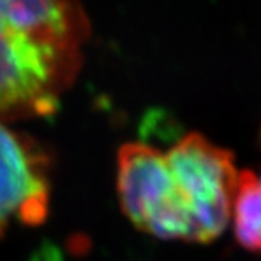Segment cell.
I'll return each instance as SVG.
<instances>
[{
  "label": "cell",
  "mask_w": 261,
  "mask_h": 261,
  "mask_svg": "<svg viewBox=\"0 0 261 261\" xmlns=\"http://www.w3.org/2000/svg\"><path fill=\"white\" fill-rule=\"evenodd\" d=\"M231 212L239 244L261 251V173L248 170L239 173Z\"/></svg>",
  "instance_id": "5"
},
{
  "label": "cell",
  "mask_w": 261,
  "mask_h": 261,
  "mask_svg": "<svg viewBox=\"0 0 261 261\" xmlns=\"http://www.w3.org/2000/svg\"><path fill=\"white\" fill-rule=\"evenodd\" d=\"M49 156L33 138L0 122V238L39 226L49 211Z\"/></svg>",
  "instance_id": "4"
},
{
  "label": "cell",
  "mask_w": 261,
  "mask_h": 261,
  "mask_svg": "<svg viewBox=\"0 0 261 261\" xmlns=\"http://www.w3.org/2000/svg\"><path fill=\"white\" fill-rule=\"evenodd\" d=\"M88 34L80 0H0V122L53 114Z\"/></svg>",
  "instance_id": "1"
},
{
  "label": "cell",
  "mask_w": 261,
  "mask_h": 261,
  "mask_svg": "<svg viewBox=\"0 0 261 261\" xmlns=\"http://www.w3.org/2000/svg\"><path fill=\"white\" fill-rule=\"evenodd\" d=\"M117 192L124 212L141 231L187 241L165 151L144 143L124 144L117 156Z\"/></svg>",
  "instance_id": "3"
},
{
  "label": "cell",
  "mask_w": 261,
  "mask_h": 261,
  "mask_svg": "<svg viewBox=\"0 0 261 261\" xmlns=\"http://www.w3.org/2000/svg\"><path fill=\"white\" fill-rule=\"evenodd\" d=\"M187 241L208 243L226 229L238 184L234 156L192 133L165 151Z\"/></svg>",
  "instance_id": "2"
}]
</instances>
